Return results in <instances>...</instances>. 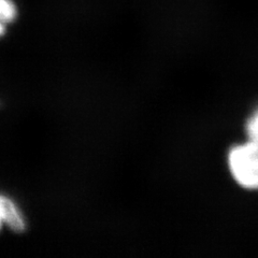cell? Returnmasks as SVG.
<instances>
[{
	"label": "cell",
	"instance_id": "obj_2",
	"mask_svg": "<svg viewBox=\"0 0 258 258\" xmlns=\"http://www.w3.org/2000/svg\"><path fill=\"white\" fill-rule=\"evenodd\" d=\"M8 227L16 233L27 229L26 216L13 199L0 194V230Z\"/></svg>",
	"mask_w": 258,
	"mask_h": 258
},
{
	"label": "cell",
	"instance_id": "obj_1",
	"mask_svg": "<svg viewBox=\"0 0 258 258\" xmlns=\"http://www.w3.org/2000/svg\"><path fill=\"white\" fill-rule=\"evenodd\" d=\"M227 166L240 187L258 190V143L248 140L232 147L227 154Z\"/></svg>",
	"mask_w": 258,
	"mask_h": 258
},
{
	"label": "cell",
	"instance_id": "obj_3",
	"mask_svg": "<svg viewBox=\"0 0 258 258\" xmlns=\"http://www.w3.org/2000/svg\"><path fill=\"white\" fill-rule=\"evenodd\" d=\"M18 16V8L12 0H0V37H3L7 27L15 21Z\"/></svg>",
	"mask_w": 258,
	"mask_h": 258
},
{
	"label": "cell",
	"instance_id": "obj_4",
	"mask_svg": "<svg viewBox=\"0 0 258 258\" xmlns=\"http://www.w3.org/2000/svg\"><path fill=\"white\" fill-rule=\"evenodd\" d=\"M245 132L248 140L258 143V109L246 120Z\"/></svg>",
	"mask_w": 258,
	"mask_h": 258
}]
</instances>
